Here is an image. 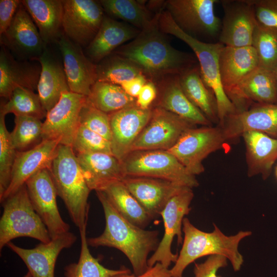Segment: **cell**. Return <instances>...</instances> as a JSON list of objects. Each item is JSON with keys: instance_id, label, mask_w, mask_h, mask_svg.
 <instances>
[{"instance_id": "cell-1", "label": "cell", "mask_w": 277, "mask_h": 277, "mask_svg": "<svg viewBox=\"0 0 277 277\" xmlns=\"http://www.w3.org/2000/svg\"><path fill=\"white\" fill-rule=\"evenodd\" d=\"M160 13L151 25L112 53L133 63L154 83L166 76L179 75L198 63L192 55L170 44L159 27Z\"/></svg>"}, {"instance_id": "cell-2", "label": "cell", "mask_w": 277, "mask_h": 277, "mask_svg": "<svg viewBox=\"0 0 277 277\" xmlns=\"http://www.w3.org/2000/svg\"><path fill=\"white\" fill-rule=\"evenodd\" d=\"M105 219V227L99 236L87 238L89 246L108 247L117 249L129 261L135 275L149 269L148 256L160 243L157 230H146L137 227L122 216L103 191H96Z\"/></svg>"}, {"instance_id": "cell-3", "label": "cell", "mask_w": 277, "mask_h": 277, "mask_svg": "<svg viewBox=\"0 0 277 277\" xmlns=\"http://www.w3.org/2000/svg\"><path fill=\"white\" fill-rule=\"evenodd\" d=\"M212 232L203 231L195 227L187 217L183 221L184 238L182 248L174 266L170 269L172 277H183L186 268L199 258L212 255L225 256L233 270L239 271L244 263L239 250L241 241L251 235L250 231H240L234 235H226L215 225Z\"/></svg>"}, {"instance_id": "cell-4", "label": "cell", "mask_w": 277, "mask_h": 277, "mask_svg": "<svg viewBox=\"0 0 277 277\" xmlns=\"http://www.w3.org/2000/svg\"><path fill=\"white\" fill-rule=\"evenodd\" d=\"M49 170L57 196L64 202L72 221L79 230L86 228L91 190L72 147L60 145Z\"/></svg>"}, {"instance_id": "cell-5", "label": "cell", "mask_w": 277, "mask_h": 277, "mask_svg": "<svg viewBox=\"0 0 277 277\" xmlns=\"http://www.w3.org/2000/svg\"><path fill=\"white\" fill-rule=\"evenodd\" d=\"M158 25L165 34L173 35L185 42L193 50L198 62L202 77L216 100L221 126L228 116L235 113L236 108L226 94L220 75L219 58L225 46L219 42H206L190 36L175 24L167 10L159 14Z\"/></svg>"}, {"instance_id": "cell-6", "label": "cell", "mask_w": 277, "mask_h": 277, "mask_svg": "<svg viewBox=\"0 0 277 277\" xmlns=\"http://www.w3.org/2000/svg\"><path fill=\"white\" fill-rule=\"evenodd\" d=\"M0 220V251L13 239L28 237L47 243L51 239L30 202L26 185L2 203Z\"/></svg>"}, {"instance_id": "cell-7", "label": "cell", "mask_w": 277, "mask_h": 277, "mask_svg": "<svg viewBox=\"0 0 277 277\" xmlns=\"http://www.w3.org/2000/svg\"><path fill=\"white\" fill-rule=\"evenodd\" d=\"M125 176L161 179L193 188L199 185L179 161L167 150H152L130 152L122 161Z\"/></svg>"}, {"instance_id": "cell-8", "label": "cell", "mask_w": 277, "mask_h": 277, "mask_svg": "<svg viewBox=\"0 0 277 277\" xmlns=\"http://www.w3.org/2000/svg\"><path fill=\"white\" fill-rule=\"evenodd\" d=\"M217 0H168L165 8L178 27L199 39H219L222 20L214 12Z\"/></svg>"}, {"instance_id": "cell-9", "label": "cell", "mask_w": 277, "mask_h": 277, "mask_svg": "<svg viewBox=\"0 0 277 277\" xmlns=\"http://www.w3.org/2000/svg\"><path fill=\"white\" fill-rule=\"evenodd\" d=\"M227 141L222 128L217 126L191 128L185 131L168 151L192 175L203 173V161L210 153L221 149Z\"/></svg>"}, {"instance_id": "cell-10", "label": "cell", "mask_w": 277, "mask_h": 277, "mask_svg": "<svg viewBox=\"0 0 277 277\" xmlns=\"http://www.w3.org/2000/svg\"><path fill=\"white\" fill-rule=\"evenodd\" d=\"M193 197L192 188L187 187L173 196L164 207L161 213L164 226V235L156 250L148 259L149 267L160 263L169 268L172 263L176 262L178 254L172 252V243L176 236L178 244L183 243V221L191 210L190 205Z\"/></svg>"}, {"instance_id": "cell-11", "label": "cell", "mask_w": 277, "mask_h": 277, "mask_svg": "<svg viewBox=\"0 0 277 277\" xmlns=\"http://www.w3.org/2000/svg\"><path fill=\"white\" fill-rule=\"evenodd\" d=\"M195 125L162 108L152 109L151 118L134 142L131 152L168 150L183 133Z\"/></svg>"}, {"instance_id": "cell-12", "label": "cell", "mask_w": 277, "mask_h": 277, "mask_svg": "<svg viewBox=\"0 0 277 277\" xmlns=\"http://www.w3.org/2000/svg\"><path fill=\"white\" fill-rule=\"evenodd\" d=\"M32 205L46 226L51 240L69 231L58 210L57 191L48 169L41 170L25 183Z\"/></svg>"}, {"instance_id": "cell-13", "label": "cell", "mask_w": 277, "mask_h": 277, "mask_svg": "<svg viewBox=\"0 0 277 277\" xmlns=\"http://www.w3.org/2000/svg\"><path fill=\"white\" fill-rule=\"evenodd\" d=\"M86 101V96L70 91L63 92L58 102L47 113L43 141L57 140L60 145L72 147L80 126V112Z\"/></svg>"}, {"instance_id": "cell-14", "label": "cell", "mask_w": 277, "mask_h": 277, "mask_svg": "<svg viewBox=\"0 0 277 277\" xmlns=\"http://www.w3.org/2000/svg\"><path fill=\"white\" fill-rule=\"evenodd\" d=\"M64 34L80 46H87L97 34L105 16L99 1L64 0Z\"/></svg>"}, {"instance_id": "cell-15", "label": "cell", "mask_w": 277, "mask_h": 277, "mask_svg": "<svg viewBox=\"0 0 277 277\" xmlns=\"http://www.w3.org/2000/svg\"><path fill=\"white\" fill-rule=\"evenodd\" d=\"M224 16L218 42L225 46H252L257 23L251 0H221Z\"/></svg>"}, {"instance_id": "cell-16", "label": "cell", "mask_w": 277, "mask_h": 277, "mask_svg": "<svg viewBox=\"0 0 277 277\" xmlns=\"http://www.w3.org/2000/svg\"><path fill=\"white\" fill-rule=\"evenodd\" d=\"M0 38L2 46L21 61H37L47 47L22 3L11 24L0 35Z\"/></svg>"}, {"instance_id": "cell-17", "label": "cell", "mask_w": 277, "mask_h": 277, "mask_svg": "<svg viewBox=\"0 0 277 277\" xmlns=\"http://www.w3.org/2000/svg\"><path fill=\"white\" fill-rule=\"evenodd\" d=\"M152 109H143L136 104L109 114L112 154L121 162L149 122Z\"/></svg>"}, {"instance_id": "cell-18", "label": "cell", "mask_w": 277, "mask_h": 277, "mask_svg": "<svg viewBox=\"0 0 277 277\" xmlns=\"http://www.w3.org/2000/svg\"><path fill=\"white\" fill-rule=\"evenodd\" d=\"M70 91L88 96L97 81L96 65L83 53L81 46L62 33L57 40Z\"/></svg>"}, {"instance_id": "cell-19", "label": "cell", "mask_w": 277, "mask_h": 277, "mask_svg": "<svg viewBox=\"0 0 277 277\" xmlns=\"http://www.w3.org/2000/svg\"><path fill=\"white\" fill-rule=\"evenodd\" d=\"M258 66L257 54L252 46L223 47L219 58L220 80L226 94L233 104L240 86Z\"/></svg>"}, {"instance_id": "cell-20", "label": "cell", "mask_w": 277, "mask_h": 277, "mask_svg": "<svg viewBox=\"0 0 277 277\" xmlns=\"http://www.w3.org/2000/svg\"><path fill=\"white\" fill-rule=\"evenodd\" d=\"M122 181L152 220L161 215L173 196L187 187L167 180L145 176H126Z\"/></svg>"}, {"instance_id": "cell-21", "label": "cell", "mask_w": 277, "mask_h": 277, "mask_svg": "<svg viewBox=\"0 0 277 277\" xmlns=\"http://www.w3.org/2000/svg\"><path fill=\"white\" fill-rule=\"evenodd\" d=\"M77 238L69 231L47 243H41L34 248L26 249L10 242L7 246L24 262L32 277H54L58 256L64 249L71 247Z\"/></svg>"}, {"instance_id": "cell-22", "label": "cell", "mask_w": 277, "mask_h": 277, "mask_svg": "<svg viewBox=\"0 0 277 277\" xmlns=\"http://www.w3.org/2000/svg\"><path fill=\"white\" fill-rule=\"evenodd\" d=\"M226 140L241 136L248 131L263 132L277 138V104H254L228 116L220 126Z\"/></svg>"}, {"instance_id": "cell-23", "label": "cell", "mask_w": 277, "mask_h": 277, "mask_svg": "<svg viewBox=\"0 0 277 277\" xmlns=\"http://www.w3.org/2000/svg\"><path fill=\"white\" fill-rule=\"evenodd\" d=\"M60 145L58 141L46 140L30 150L17 151L10 183L0 198L1 202L15 193L34 174L44 169H50Z\"/></svg>"}, {"instance_id": "cell-24", "label": "cell", "mask_w": 277, "mask_h": 277, "mask_svg": "<svg viewBox=\"0 0 277 277\" xmlns=\"http://www.w3.org/2000/svg\"><path fill=\"white\" fill-rule=\"evenodd\" d=\"M75 154L91 191H103L126 177L122 162L112 154L98 152Z\"/></svg>"}, {"instance_id": "cell-25", "label": "cell", "mask_w": 277, "mask_h": 277, "mask_svg": "<svg viewBox=\"0 0 277 277\" xmlns=\"http://www.w3.org/2000/svg\"><path fill=\"white\" fill-rule=\"evenodd\" d=\"M159 98L156 107L167 110L194 125L210 126L211 122L188 99L179 75L166 76L155 82Z\"/></svg>"}, {"instance_id": "cell-26", "label": "cell", "mask_w": 277, "mask_h": 277, "mask_svg": "<svg viewBox=\"0 0 277 277\" xmlns=\"http://www.w3.org/2000/svg\"><path fill=\"white\" fill-rule=\"evenodd\" d=\"M41 66L28 61L16 60L4 46L0 51V95L8 100L13 91L23 87L37 90Z\"/></svg>"}, {"instance_id": "cell-27", "label": "cell", "mask_w": 277, "mask_h": 277, "mask_svg": "<svg viewBox=\"0 0 277 277\" xmlns=\"http://www.w3.org/2000/svg\"><path fill=\"white\" fill-rule=\"evenodd\" d=\"M277 82L275 72L258 66L243 82L233 105L237 112L254 104H276Z\"/></svg>"}, {"instance_id": "cell-28", "label": "cell", "mask_w": 277, "mask_h": 277, "mask_svg": "<svg viewBox=\"0 0 277 277\" xmlns=\"http://www.w3.org/2000/svg\"><path fill=\"white\" fill-rule=\"evenodd\" d=\"M141 30L127 24L105 15L101 26L87 48L92 62L99 63L125 43L133 39Z\"/></svg>"}, {"instance_id": "cell-29", "label": "cell", "mask_w": 277, "mask_h": 277, "mask_svg": "<svg viewBox=\"0 0 277 277\" xmlns=\"http://www.w3.org/2000/svg\"><path fill=\"white\" fill-rule=\"evenodd\" d=\"M37 61L41 66L37 94L47 112L58 102L63 92L70 90L63 65L47 47Z\"/></svg>"}, {"instance_id": "cell-30", "label": "cell", "mask_w": 277, "mask_h": 277, "mask_svg": "<svg viewBox=\"0 0 277 277\" xmlns=\"http://www.w3.org/2000/svg\"><path fill=\"white\" fill-rule=\"evenodd\" d=\"M241 136L245 144L248 176L261 174L267 179L277 160V138L257 131H246Z\"/></svg>"}, {"instance_id": "cell-31", "label": "cell", "mask_w": 277, "mask_h": 277, "mask_svg": "<svg viewBox=\"0 0 277 277\" xmlns=\"http://www.w3.org/2000/svg\"><path fill=\"white\" fill-rule=\"evenodd\" d=\"M21 3L34 21L44 43L47 45L57 41L62 34L63 1L23 0Z\"/></svg>"}, {"instance_id": "cell-32", "label": "cell", "mask_w": 277, "mask_h": 277, "mask_svg": "<svg viewBox=\"0 0 277 277\" xmlns=\"http://www.w3.org/2000/svg\"><path fill=\"white\" fill-rule=\"evenodd\" d=\"M181 87L188 99L211 122L219 123L215 97L204 82L199 63L179 75Z\"/></svg>"}, {"instance_id": "cell-33", "label": "cell", "mask_w": 277, "mask_h": 277, "mask_svg": "<svg viewBox=\"0 0 277 277\" xmlns=\"http://www.w3.org/2000/svg\"><path fill=\"white\" fill-rule=\"evenodd\" d=\"M101 191L117 212L131 224L145 229L152 220L122 181L111 184Z\"/></svg>"}, {"instance_id": "cell-34", "label": "cell", "mask_w": 277, "mask_h": 277, "mask_svg": "<svg viewBox=\"0 0 277 277\" xmlns=\"http://www.w3.org/2000/svg\"><path fill=\"white\" fill-rule=\"evenodd\" d=\"M99 2L108 15L141 31L151 25L160 13L153 14L147 7L146 1L101 0Z\"/></svg>"}, {"instance_id": "cell-35", "label": "cell", "mask_w": 277, "mask_h": 277, "mask_svg": "<svg viewBox=\"0 0 277 277\" xmlns=\"http://www.w3.org/2000/svg\"><path fill=\"white\" fill-rule=\"evenodd\" d=\"M81 238V251L78 261L64 267L65 277H111L131 273L128 268L122 266L118 269H111L102 265L100 259L91 254L86 236V228L79 230Z\"/></svg>"}, {"instance_id": "cell-36", "label": "cell", "mask_w": 277, "mask_h": 277, "mask_svg": "<svg viewBox=\"0 0 277 277\" xmlns=\"http://www.w3.org/2000/svg\"><path fill=\"white\" fill-rule=\"evenodd\" d=\"M87 100L108 114L136 104V98L128 95L121 86L101 81L93 85Z\"/></svg>"}, {"instance_id": "cell-37", "label": "cell", "mask_w": 277, "mask_h": 277, "mask_svg": "<svg viewBox=\"0 0 277 277\" xmlns=\"http://www.w3.org/2000/svg\"><path fill=\"white\" fill-rule=\"evenodd\" d=\"M96 65L97 81L120 86L126 81L143 74L133 63L114 53L111 54Z\"/></svg>"}, {"instance_id": "cell-38", "label": "cell", "mask_w": 277, "mask_h": 277, "mask_svg": "<svg viewBox=\"0 0 277 277\" xmlns=\"http://www.w3.org/2000/svg\"><path fill=\"white\" fill-rule=\"evenodd\" d=\"M47 112L44 109L38 94L23 87H16L8 101L1 105L0 113L6 115H28L41 120L46 117Z\"/></svg>"}, {"instance_id": "cell-39", "label": "cell", "mask_w": 277, "mask_h": 277, "mask_svg": "<svg viewBox=\"0 0 277 277\" xmlns=\"http://www.w3.org/2000/svg\"><path fill=\"white\" fill-rule=\"evenodd\" d=\"M14 123L10 136L17 151L30 150L43 141V123L41 119L31 116L16 115Z\"/></svg>"}, {"instance_id": "cell-40", "label": "cell", "mask_w": 277, "mask_h": 277, "mask_svg": "<svg viewBox=\"0 0 277 277\" xmlns=\"http://www.w3.org/2000/svg\"><path fill=\"white\" fill-rule=\"evenodd\" d=\"M252 46L255 49L259 66L275 72L277 68V30L257 21Z\"/></svg>"}, {"instance_id": "cell-41", "label": "cell", "mask_w": 277, "mask_h": 277, "mask_svg": "<svg viewBox=\"0 0 277 277\" xmlns=\"http://www.w3.org/2000/svg\"><path fill=\"white\" fill-rule=\"evenodd\" d=\"M5 116L0 113V198L10 184L17 153L6 126Z\"/></svg>"}, {"instance_id": "cell-42", "label": "cell", "mask_w": 277, "mask_h": 277, "mask_svg": "<svg viewBox=\"0 0 277 277\" xmlns=\"http://www.w3.org/2000/svg\"><path fill=\"white\" fill-rule=\"evenodd\" d=\"M72 148L75 154L98 152L113 155L110 141L81 125L75 134Z\"/></svg>"}, {"instance_id": "cell-43", "label": "cell", "mask_w": 277, "mask_h": 277, "mask_svg": "<svg viewBox=\"0 0 277 277\" xmlns=\"http://www.w3.org/2000/svg\"><path fill=\"white\" fill-rule=\"evenodd\" d=\"M80 125L100 134L111 142V131L109 115L94 107L87 100L80 115Z\"/></svg>"}, {"instance_id": "cell-44", "label": "cell", "mask_w": 277, "mask_h": 277, "mask_svg": "<svg viewBox=\"0 0 277 277\" xmlns=\"http://www.w3.org/2000/svg\"><path fill=\"white\" fill-rule=\"evenodd\" d=\"M257 21L277 30V0H251Z\"/></svg>"}, {"instance_id": "cell-45", "label": "cell", "mask_w": 277, "mask_h": 277, "mask_svg": "<svg viewBox=\"0 0 277 277\" xmlns=\"http://www.w3.org/2000/svg\"><path fill=\"white\" fill-rule=\"evenodd\" d=\"M227 259L221 255H212L203 263H195L193 273L194 277H222L217 274L219 270L226 267Z\"/></svg>"}, {"instance_id": "cell-46", "label": "cell", "mask_w": 277, "mask_h": 277, "mask_svg": "<svg viewBox=\"0 0 277 277\" xmlns=\"http://www.w3.org/2000/svg\"><path fill=\"white\" fill-rule=\"evenodd\" d=\"M21 4L19 0L0 1V35L3 34L11 24Z\"/></svg>"}, {"instance_id": "cell-47", "label": "cell", "mask_w": 277, "mask_h": 277, "mask_svg": "<svg viewBox=\"0 0 277 277\" xmlns=\"http://www.w3.org/2000/svg\"><path fill=\"white\" fill-rule=\"evenodd\" d=\"M157 94L156 84L153 82L149 81L142 87L136 98V105L143 109H149Z\"/></svg>"}, {"instance_id": "cell-48", "label": "cell", "mask_w": 277, "mask_h": 277, "mask_svg": "<svg viewBox=\"0 0 277 277\" xmlns=\"http://www.w3.org/2000/svg\"><path fill=\"white\" fill-rule=\"evenodd\" d=\"M111 277H172V276L169 268L165 267L160 263H156L140 275L130 273L119 274Z\"/></svg>"}, {"instance_id": "cell-49", "label": "cell", "mask_w": 277, "mask_h": 277, "mask_svg": "<svg viewBox=\"0 0 277 277\" xmlns=\"http://www.w3.org/2000/svg\"><path fill=\"white\" fill-rule=\"evenodd\" d=\"M149 81L144 74L123 83L120 86L129 96L136 98L144 85Z\"/></svg>"}, {"instance_id": "cell-50", "label": "cell", "mask_w": 277, "mask_h": 277, "mask_svg": "<svg viewBox=\"0 0 277 277\" xmlns=\"http://www.w3.org/2000/svg\"><path fill=\"white\" fill-rule=\"evenodd\" d=\"M23 277H32V276L30 272L28 271L27 273Z\"/></svg>"}, {"instance_id": "cell-51", "label": "cell", "mask_w": 277, "mask_h": 277, "mask_svg": "<svg viewBox=\"0 0 277 277\" xmlns=\"http://www.w3.org/2000/svg\"><path fill=\"white\" fill-rule=\"evenodd\" d=\"M275 175H276V177L277 178V166H276V169H275Z\"/></svg>"}, {"instance_id": "cell-52", "label": "cell", "mask_w": 277, "mask_h": 277, "mask_svg": "<svg viewBox=\"0 0 277 277\" xmlns=\"http://www.w3.org/2000/svg\"><path fill=\"white\" fill-rule=\"evenodd\" d=\"M275 74H276V82H277V68H276V71H275ZM276 104H277V102H276Z\"/></svg>"}]
</instances>
